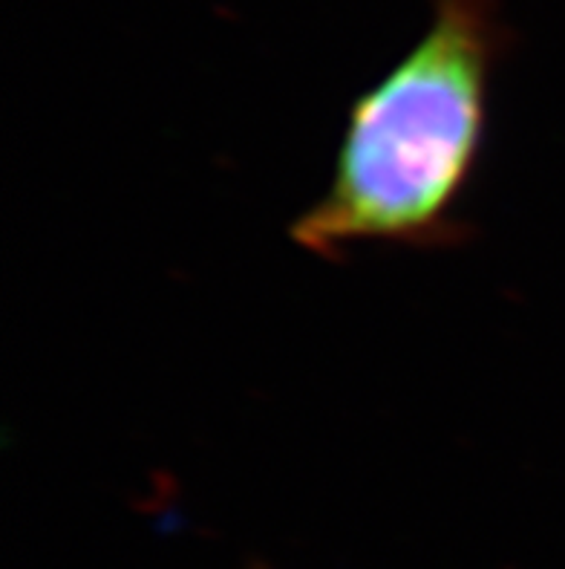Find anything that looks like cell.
Wrapping results in <instances>:
<instances>
[{"label": "cell", "instance_id": "6da1fadb", "mask_svg": "<svg viewBox=\"0 0 565 569\" xmlns=\"http://www.w3.org/2000/svg\"><path fill=\"white\" fill-rule=\"evenodd\" d=\"M508 43L502 0H433L422 38L352 101L330 186L292 220V243L321 260L359 246H465L473 229L458 209L482 166Z\"/></svg>", "mask_w": 565, "mask_h": 569}, {"label": "cell", "instance_id": "7a4b0ae2", "mask_svg": "<svg viewBox=\"0 0 565 569\" xmlns=\"http://www.w3.org/2000/svg\"><path fill=\"white\" fill-rule=\"evenodd\" d=\"M249 569H269V567H265V563H251Z\"/></svg>", "mask_w": 565, "mask_h": 569}]
</instances>
